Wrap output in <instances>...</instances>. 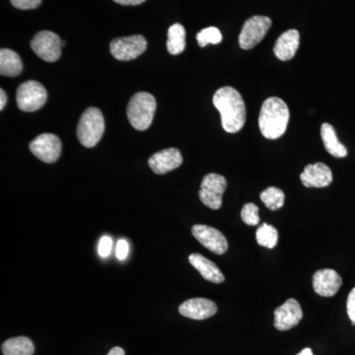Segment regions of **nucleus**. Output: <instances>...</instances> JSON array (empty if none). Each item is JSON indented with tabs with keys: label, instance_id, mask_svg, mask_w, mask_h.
Here are the masks:
<instances>
[{
	"label": "nucleus",
	"instance_id": "1",
	"mask_svg": "<svg viewBox=\"0 0 355 355\" xmlns=\"http://www.w3.org/2000/svg\"><path fill=\"white\" fill-rule=\"evenodd\" d=\"M212 101L220 113L223 130L229 133L240 132L246 123V106L241 94L230 86H224L216 91Z\"/></svg>",
	"mask_w": 355,
	"mask_h": 355
},
{
	"label": "nucleus",
	"instance_id": "2",
	"mask_svg": "<svg viewBox=\"0 0 355 355\" xmlns=\"http://www.w3.org/2000/svg\"><path fill=\"white\" fill-rule=\"evenodd\" d=\"M289 109L284 100L270 97L263 102L259 116L261 135L268 139H277L284 135L288 125Z\"/></svg>",
	"mask_w": 355,
	"mask_h": 355
},
{
	"label": "nucleus",
	"instance_id": "3",
	"mask_svg": "<svg viewBox=\"0 0 355 355\" xmlns=\"http://www.w3.org/2000/svg\"><path fill=\"white\" fill-rule=\"evenodd\" d=\"M156 100L150 93L139 92L132 96L128 105V119L135 130H146L153 123Z\"/></svg>",
	"mask_w": 355,
	"mask_h": 355
},
{
	"label": "nucleus",
	"instance_id": "4",
	"mask_svg": "<svg viewBox=\"0 0 355 355\" xmlns=\"http://www.w3.org/2000/svg\"><path fill=\"white\" fill-rule=\"evenodd\" d=\"M105 132V120L102 112L97 108H88L84 112L77 125V139L87 148H92L101 140Z\"/></svg>",
	"mask_w": 355,
	"mask_h": 355
},
{
	"label": "nucleus",
	"instance_id": "5",
	"mask_svg": "<svg viewBox=\"0 0 355 355\" xmlns=\"http://www.w3.org/2000/svg\"><path fill=\"white\" fill-rule=\"evenodd\" d=\"M16 100L21 111L30 113L43 108L48 100V93L41 83L34 80L27 81L18 87Z\"/></svg>",
	"mask_w": 355,
	"mask_h": 355
},
{
	"label": "nucleus",
	"instance_id": "6",
	"mask_svg": "<svg viewBox=\"0 0 355 355\" xmlns=\"http://www.w3.org/2000/svg\"><path fill=\"white\" fill-rule=\"evenodd\" d=\"M227 188L225 178L216 173H210L203 178L200 184V202L211 209H219L222 205V197Z\"/></svg>",
	"mask_w": 355,
	"mask_h": 355
},
{
	"label": "nucleus",
	"instance_id": "7",
	"mask_svg": "<svg viewBox=\"0 0 355 355\" xmlns=\"http://www.w3.org/2000/svg\"><path fill=\"white\" fill-rule=\"evenodd\" d=\"M147 49V41L141 35L114 39L110 44V51L116 60L121 62L135 60Z\"/></svg>",
	"mask_w": 355,
	"mask_h": 355
},
{
	"label": "nucleus",
	"instance_id": "8",
	"mask_svg": "<svg viewBox=\"0 0 355 355\" xmlns=\"http://www.w3.org/2000/svg\"><path fill=\"white\" fill-rule=\"evenodd\" d=\"M270 27L272 20L266 16H254L250 18L245 22L240 33V46L243 50H251L265 38Z\"/></svg>",
	"mask_w": 355,
	"mask_h": 355
},
{
	"label": "nucleus",
	"instance_id": "9",
	"mask_svg": "<svg viewBox=\"0 0 355 355\" xmlns=\"http://www.w3.org/2000/svg\"><path fill=\"white\" fill-rule=\"evenodd\" d=\"M33 51L46 62H55L62 55V40L55 33L41 31L31 41Z\"/></svg>",
	"mask_w": 355,
	"mask_h": 355
},
{
	"label": "nucleus",
	"instance_id": "10",
	"mask_svg": "<svg viewBox=\"0 0 355 355\" xmlns=\"http://www.w3.org/2000/svg\"><path fill=\"white\" fill-rule=\"evenodd\" d=\"M30 150L44 163H55L62 153V142L53 133H43L30 144Z\"/></svg>",
	"mask_w": 355,
	"mask_h": 355
},
{
	"label": "nucleus",
	"instance_id": "11",
	"mask_svg": "<svg viewBox=\"0 0 355 355\" xmlns=\"http://www.w3.org/2000/svg\"><path fill=\"white\" fill-rule=\"evenodd\" d=\"M191 233L203 247L212 253L223 254L228 250V242L225 236L216 228L198 224L191 228Z\"/></svg>",
	"mask_w": 355,
	"mask_h": 355
},
{
	"label": "nucleus",
	"instance_id": "12",
	"mask_svg": "<svg viewBox=\"0 0 355 355\" xmlns=\"http://www.w3.org/2000/svg\"><path fill=\"white\" fill-rule=\"evenodd\" d=\"M303 318L302 309L295 299H288L275 311V327L279 331H288L297 326Z\"/></svg>",
	"mask_w": 355,
	"mask_h": 355
},
{
	"label": "nucleus",
	"instance_id": "13",
	"mask_svg": "<svg viewBox=\"0 0 355 355\" xmlns=\"http://www.w3.org/2000/svg\"><path fill=\"white\" fill-rule=\"evenodd\" d=\"M183 163V156L177 148H167L153 154L148 160L149 167L155 174L164 175L177 169Z\"/></svg>",
	"mask_w": 355,
	"mask_h": 355
},
{
	"label": "nucleus",
	"instance_id": "14",
	"mask_svg": "<svg viewBox=\"0 0 355 355\" xmlns=\"http://www.w3.org/2000/svg\"><path fill=\"white\" fill-rule=\"evenodd\" d=\"M342 284V277L336 270L331 268L318 270L313 277L314 291L323 297H331L336 295Z\"/></svg>",
	"mask_w": 355,
	"mask_h": 355
},
{
	"label": "nucleus",
	"instance_id": "15",
	"mask_svg": "<svg viewBox=\"0 0 355 355\" xmlns=\"http://www.w3.org/2000/svg\"><path fill=\"white\" fill-rule=\"evenodd\" d=\"M300 180L306 188H326L333 182V173L324 163H316L306 166Z\"/></svg>",
	"mask_w": 355,
	"mask_h": 355
},
{
	"label": "nucleus",
	"instance_id": "16",
	"mask_svg": "<svg viewBox=\"0 0 355 355\" xmlns=\"http://www.w3.org/2000/svg\"><path fill=\"white\" fill-rule=\"evenodd\" d=\"M180 314L193 320H205L214 316L217 306L214 301L205 298H193L184 301L179 307Z\"/></svg>",
	"mask_w": 355,
	"mask_h": 355
},
{
	"label": "nucleus",
	"instance_id": "17",
	"mask_svg": "<svg viewBox=\"0 0 355 355\" xmlns=\"http://www.w3.org/2000/svg\"><path fill=\"white\" fill-rule=\"evenodd\" d=\"M300 36L297 30H288L277 39L273 48L275 57L282 62H287L294 58L299 48Z\"/></svg>",
	"mask_w": 355,
	"mask_h": 355
},
{
	"label": "nucleus",
	"instance_id": "18",
	"mask_svg": "<svg viewBox=\"0 0 355 355\" xmlns=\"http://www.w3.org/2000/svg\"><path fill=\"white\" fill-rule=\"evenodd\" d=\"M189 261L202 275L203 279L214 282V284H221L225 280V277L219 270L218 266L209 259L203 257L202 254H191L189 257Z\"/></svg>",
	"mask_w": 355,
	"mask_h": 355
},
{
	"label": "nucleus",
	"instance_id": "19",
	"mask_svg": "<svg viewBox=\"0 0 355 355\" xmlns=\"http://www.w3.org/2000/svg\"><path fill=\"white\" fill-rule=\"evenodd\" d=\"M321 137L323 139L324 148L334 157L343 158L347 155V148L338 141L335 128L330 123H324L322 125Z\"/></svg>",
	"mask_w": 355,
	"mask_h": 355
},
{
	"label": "nucleus",
	"instance_id": "20",
	"mask_svg": "<svg viewBox=\"0 0 355 355\" xmlns=\"http://www.w3.org/2000/svg\"><path fill=\"white\" fill-rule=\"evenodd\" d=\"M23 69L21 58L15 51L9 49L0 51V73L3 76L15 77L19 76Z\"/></svg>",
	"mask_w": 355,
	"mask_h": 355
},
{
	"label": "nucleus",
	"instance_id": "21",
	"mask_svg": "<svg viewBox=\"0 0 355 355\" xmlns=\"http://www.w3.org/2000/svg\"><path fill=\"white\" fill-rule=\"evenodd\" d=\"M1 350L4 355H33L35 347L30 338L18 336L2 343Z\"/></svg>",
	"mask_w": 355,
	"mask_h": 355
},
{
	"label": "nucleus",
	"instance_id": "22",
	"mask_svg": "<svg viewBox=\"0 0 355 355\" xmlns=\"http://www.w3.org/2000/svg\"><path fill=\"white\" fill-rule=\"evenodd\" d=\"M186 48V30L176 23L168 30L167 50L173 55H180Z\"/></svg>",
	"mask_w": 355,
	"mask_h": 355
},
{
	"label": "nucleus",
	"instance_id": "23",
	"mask_svg": "<svg viewBox=\"0 0 355 355\" xmlns=\"http://www.w3.org/2000/svg\"><path fill=\"white\" fill-rule=\"evenodd\" d=\"M257 242L261 246L272 249L279 241V233L277 229L270 224L263 223L256 233Z\"/></svg>",
	"mask_w": 355,
	"mask_h": 355
},
{
	"label": "nucleus",
	"instance_id": "24",
	"mask_svg": "<svg viewBox=\"0 0 355 355\" xmlns=\"http://www.w3.org/2000/svg\"><path fill=\"white\" fill-rule=\"evenodd\" d=\"M284 191L275 187H270V188L266 189L263 193H261V200L265 203L266 207L270 210H277L284 207Z\"/></svg>",
	"mask_w": 355,
	"mask_h": 355
},
{
	"label": "nucleus",
	"instance_id": "25",
	"mask_svg": "<svg viewBox=\"0 0 355 355\" xmlns=\"http://www.w3.org/2000/svg\"><path fill=\"white\" fill-rule=\"evenodd\" d=\"M198 46L205 48L207 44H217L222 41L220 31L216 27L205 28L197 35Z\"/></svg>",
	"mask_w": 355,
	"mask_h": 355
},
{
	"label": "nucleus",
	"instance_id": "26",
	"mask_svg": "<svg viewBox=\"0 0 355 355\" xmlns=\"http://www.w3.org/2000/svg\"><path fill=\"white\" fill-rule=\"evenodd\" d=\"M243 221L250 226L258 225L260 222L259 216V207L254 203H246L241 210Z\"/></svg>",
	"mask_w": 355,
	"mask_h": 355
},
{
	"label": "nucleus",
	"instance_id": "27",
	"mask_svg": "<svg viewBox=\"0 0 355 355\" xmlns=\"http://www.w3.org/2000/svg\"><path fill=\"white\" fill-rule=\"evenodd\" d=\"M112 247H113V240L109 236H103L101 240L99 242V246H98V253L102 258H107L110 256L112 251Z\"/></svg>",
	"mask_w": 355,
	"mask_h": 355
},
{
	"label": "nucleus",
	"instance_id": "28",
	"mask_svg": "<svg viewBox=\"0 0 355 355\" xmlns=\"http://www.w3.org/2000/svg\"><path fill=\"white\" fill-rule=\"evenodd\" d=\"M11 4L20 10H30L40 6L42 0H10Z\"/></svg>",
	"mask_w": 355,
	"mask_h": 355
},
{
	"label": "nucleus",
	"instance_id": "29",
	"mask_svg": "<svg viewBox=\"0 0 355 355\" xmlns=\"http://www.w3.org/2000/svg\"><path fill=\"white\" fill-rule=\"evenodd\" d=\"M128 251H130L128 243L123 239L119 240L116 247V258L120 261H125L128 258Z\"/></svg>",
	"mask_w": 355,
	"mask_h": 355
},
{
	"label": "nucleus",
	"instance_id": "30",
	"mask_svg": "<svg viewBox=\"0 0 355 355\" xmlns=\"http://www.w3.org/2000/svg\"><path fill=\"white\" fill-rule=\"evenodd\" d=\"M347 310L350 321L355 324V287L349 292V297H347Z\"/></svg>",
	"mask_w": 355,
	"mask_h": 355
},
{
	"label": "nucleus",
	"instance_id": "31",
	"mask_svg": "<svg viewBox=\"0 0 355 355\" xmlns=\"http://www.w3.org/2000/svg\"><path fill=\"white\" fill-rule=\"evenodd\" d=\"M114 1L116 2V3L121 4V6H135L144 3L146 0H114Z\"/></svg>",
	"mask_w": 355,
	"mask_h": 355
},
{
	"label": "nucleus",
	"instance_id": "32",
	"mask_svg": "<svg viewBox=\"0 0 355 355\" xmlns=\"http://www.w3.org/2000/svg\"><path fill=\"white\" fill-rule=\"evenodd\" d=\"M0 97H1V100H0V110H3L7 103V97L3 89L0 90Z\"/></svg>",
	"mask_w": 355,
	"mask_h": 355
},
{
	"label": "nucleus",
	"instance_id": "33",
	"mask_svg": "<svg viewBox=\"0 0 355 355\" xmlns=\"http://www.w3.org/2000/svg\"><path fill=\"white\" fill-rule=\"evenodd\" d=\"M107 355H125V350L121 349V347H116L110 350L109 354Z\"/></svg>",
	"mask_w": 355,
	"mask_h": 355
},
{
	"label": "nucleus",
	"instance_id": "34",
	"mask_svg": "<svg viewBox=\"0 0 355 355\" xmlns=\"http://www.w3.org/2000/svg\"><path fill=\"white\" fill-rule=\"evenodd\" d=\"M297 355H314L313 354L312 350L310 349H304L302 350V352H300V354H298Z\"/></svg>",
	"mask_w": 355,
	"mask_h": 355
}]
</instances>
